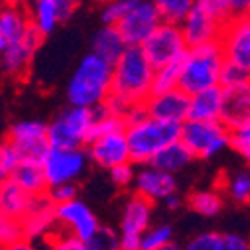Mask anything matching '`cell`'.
Segmentation results:
<instances>
[{
    "label": "cell",
    "instance_id": "obj_10",
    "mask_svg": "<svg viewBox=\"0 0 250 250\" xmlns=\"http://www.w3.org/2000/svg\"><path fill=\"white\" fill-rule=\"evenodd\" d=\"M88 164H90V158L86 148H78V150L52 148L42 162L48 188L62 186V184H76L86 174Z\"/></svg>",
    "mask_w": 250,
    "mask_h": 250
},
{
    "label": "cell",
    "instance_id": "obj_12",
    "mask_svg": "<svg viewBox=\"0 0 250 250\" xmlns=\"http://www.w3.org/2000/svg\"><path fill=\"white\" fill-rule=\"evenodd\" d=\"M162 24L156 0H138L136 6L118 22V32L126 46H142L150 34Z\"/></svg>",
    "mask_w": 250,
    "mask_h": 250
},
{
    "label": "cell",
    "instance_id": "obj_29",
    "mask_svg": "<svg viewBox=\"0 0 250 250\" xmlns=\"http://www.w3.org/2000/svg\"><path fill=\"white\" fill-rule=\"evenodd\" d=\"M222 190L236 204H250V168H236L224 174Z\"/></svg>",
    "mask_w": 250,
    "mask_h": 250
},
{
    "label": "cell",
    "instance_id": "obj_42",
    "mask_svg": "<svg viewBox=\"0 0 250 250\" xmlns=\"http://www.w3.org/2000/svg\"><path fill=\"white\" fill-rule=\"evenodd\" d=\"M220 250H250V240L238 232H224Z\"/></svg>",
    "mask_w": 250,
    "mask_h": 250
},
{
    "label": "cell",
    "instance_id": "obj_18",
    "mask_svg": "<svg viewBox=\"0 0 250 250\" xmlns=\"http://www.w3.org/2000/svg\"><path fill=\"white\" fill-rule=\"evenodd\" d=\"M226 62L250 72V16L236 18L220 36Z\"/></svg>",
    "mask_w": 250,
    "mask_h": 250
},
{
    "label": "cell",
    "instance_id": "obj_37",
    "mask_svg": "<svg viewBox=\"0 0 250 250\" xmlns=\"http://www.w3.org/2000/svg\"><path fill=\"white\" fill-rule=\"evenodd\" d=\"M220 246H222V234L200 232L186 242L182 246V250H220Z\"/></svg>",
    "mask_w": 250,
    "mask_h": 250
},
{
    "label": "cell",
    "instance_id": "obj_48",
    "mask_svg": "<svg viewBox=\"0 0 250 250\" xmlns=\"http://www.w3.org/2000/svg\"><path fill=\"white\" fill-rule=\"evenodd\" d=\"M6 48H8V40L0 34V58H2V54L6 52Z\"/></svg>",
    "mask_w": 250,
    "mask_h": 250
},
{
    "label": "cell",
    "instance_id": "obj_28",
    "mask_svg": "<svg viewBox=\"0 0 250 250\" xmlns=\"http://www.w3.org/2000/svg\"><path fill=\"white\" fill-rule=\"evenodd\" d=\"M186 206L204 218H214L222 212L224 200L218 190H194L186 196Z\"/></svg>",
    "mask_w": 250,
    "mask_h": 250
},
{
    "label": "cell",
    "instance_id": "obj_9",
    "mask_svg": "<svg viewBox=\"0 0 250 250\" xmlns=\"http://www.w3.org/2000/svg\"><path fill=\"white\" fill-rule=\"evenodd\" d=\"M154 204L136 194L128 196L118 220L120 250H142V236L152 226Z\"/></svg>",
    "mask_w": 250,
    "mask_h": 250
},
{
    "label": "cell",
    "instance_id": "obj_5",
    "mask_svg": "<svg viewBox=\"0 0 250 250\" xmlns=\"http://www.w3.org/2000/svg\"><path fill=\"white\" fill-rule=\"evenodd\" d=\"M130 160L136 166L152 164V160L170 144L180 140V126L144 116L126 126Z\"/></svg>",
    "mask_w": 250,
    "mask_h": 250
},
{
    "label": "cell",
    "instance_id": "obj_14",
    "mask_svg": "<svg viewBox=\"0 0 250 250\" xmlns=\"http://www.w3.org/2000/svg\"><path fill=\"white\" fill-rule=\"evenodd\" d=\"M20 224H22V232H24L26 240L46 244L54 234L60 232L58 216H56V204L48 198V194L36 196L32 202L30 212L24 216V220Z\"/></svg>",
    "mask_w": 250,
    "mask_h": 250
},
{
    "label": "cell",
    "instance_id": "obj_6",
    "mask_svg": "<svg viewBox=\"0 0 250 250\" xmlns=\"http://www.w3.org/2000/svg\"><path fill=\"white\" fill-rule=\"evenodd\" d=\"M98 110L68 106L62 108L48 122V138L52 148L78 150L86 148L90 142V130L96 122Z\"/></svg>",
    "mask_w": 250,
    "mask_h": 250
},
{
    "label": "cell",
    "instance_id": "obj_43",
    "mask_svg": "<svg viewBox=\"0 0 250 250\" xmlns=\"http://www.w3.org/2000/svg\"><path fill=\"white\" fill-rule=\"evenodd\" d=\"M58 2V14H60V22H68L72 18V14L76 12L78 4L72 2V0H56Z\"/></svg>",
    "mask_w": 250,
    "mask_h": 250
},
{
    "label": "cell",
    "instance_id": "obj_44",
    "mask_svg": "<svg viewBox=\"0 0 250 250\" xmlns=\"http://www.w3.org/2000/svg\"><path fill=\"white\" fill-rule=\"evenodd\" d=\"M4 250H46V248H44V244H38V242L22 238V240H18L16 244H12V246H8Z\"/></svg>",
    "mask_w": 250,
    "mask_h": 250
},
{
    "label": "cell",
    "instance_id": "obj_30",
    "mask_svg": "<svg viewBox=\"0 0 250 250\" xmlns=\"http://www.w3.org/2000/svg\"><path fill=\"white\" fill-rule=\"evenodd\" d=\"M192 4H194L192 0H156L162 22L174 24V26L184 24V20L188 18L192 10Z\"/></svg>",
    "mask_w": 250,
    "mask_h": 250
},
{
    "label": "cell",
    "instance_id": "obj_19",
    "mask_svg": "<svg viewBox=\"0 0 250 250\" xmlns=\"http://www.w3.org/2000/svg\"><path fill=\"white\" fill-rule=\"evenodd\" d=\"M144 108H146V114L150 118L182 126L190 114V96L182 92L180 88L170 90V92L152 94L146 100V104H144Z\"/></svg>",
    "mask_w": 250,
    "mask_h": 250
},
{
    "label": "cell",
    "instance_id": "obj_34",
    "mask_svg": "<svg viewBox=\"0 0 250 250\" xmlns=\"http://www.w3.org/2000/svg\"><path fill=\"white\" fill-rule=\"evenodd\" d=\"M138 0H112V2H106L100 8V20L102 26H118L120 20L126 16Z\"/></svg>",
    "mask_w": 250,
    "mask_h": 250
},
{
    "label": "cell",
    "instance_id": "obj_17",
    "mask_svg": "<svg viewBox=\"0 0 250 250\" xmlns=\"http://www.w3.org/2000/svg\"><path fill=\"white\" fill-rule=\"evenodd\" d=\"M42 40H44V36L30 26V30L20 38L18 42L8 44L6 52L0 58V68H2V72L12 78L24 76L32 64L40 44H42Z\"/></svg>",
    "mask_w": 250,
    "mask_h": 250
},
{
    "label": "cell",
    "instance_id": "obj_8",
    "mask_svg": "<svg viewBox=\"0 0 250 250\" xmlns=\"http://www.w3.org/2000/svg\"><path fill=\"white\" fill-rule=\"evenodd\" d=\"M4 140L16 152L20 162L42 164L52 150L48 138V122L40 118H20L12 122Z\"/></svg>",
    "mask_w": 250,
    "mask_h": 250
},
{
    "label": "cell",
    "instance_id": "obj_45",
    "mask_svg": "<svg viewBox=\"0 0 250 250\" xmlns=\"http://www.w3.org/2000/svg\"><path fill=\"white\" fill-rule=\"evenodd\" d=\"M162 204H164V208H166V210H172V212H174V210H178V208L184 204V198H182V196L176 192V194H172V196H168V198H166Z\"/></svg>",
    "mask_w": 250,
    "mask_h": 250
},
{
    "label": "cell",
    "instance_id": "obj_25",
    "mask_svg": "<svg viewBox=\"0 0 250 250\" xmlns=\"http://www.w3.org/2000/svg\"><path fill=\"white\" fill-rule=\"evenodd\" d=\"M12 182H16L24 192H28L30 196H42L48 192V182L44 176V168L42 164H34V162H20L12 176Z\"/></svg>",
    "mask_w": 250,
    "mask_h": 250
},
{
    "label": "cell",
    "instance_id": "obj_1",
    "mask_svg": "<svg viewBox=\"0 0 250 250\" xmlns=\"http://www.w3.org/2000/svg\"><path fill=\"white\" fill-rule=\"evenodd\" d=\"M114 66L98 58L96 54H84L66 80V100L70 106L98 110L112 94Z\"/></svg>",
    "mask_w": 250,
    "mask_h": 250
},
{
    "label": "cell",
    "instance_id": "obj_11",
    "mask_svg": "<svg viewBox=\"0 0 250 250\" xmlns=\"http://www.w3.org/2000/svg\"><path fill=\"white\" fill-rule=\"evenodd\" d=\"M140 48L150 60L154 70L182 60L184 54L188 52V44L184 40L182 28L174 24H166V22H162Z\"/></svg>",
    "mask_w": 250,
    "mask_h": 250
},
{
    "label": "cell",
    "instance_id": "obj_22",
    "mask_svg": "<svg viewBox=\"0 0 250 250\" xmlns=\"http://www.w3.org/2000/svg\"><path fill=\"white\" fill-rule=\"evenodd\" d=\"M30 14L26 4L4 2L0 4V34H2L8 44L18 42L28 30H30Z\"/></svg>",
    "mask_w": 250,
    "mask_h": 250
},
{
    "label": "cell",
    "instance_id": "obj_20",
    "mask_svg": "<svg viewBox=\"0 0 250 250\" xmlns=\"http://www.w3.org/2000/svg\"><path fill=\"white\" fill-rule=\"evenodd\" d=\"M86 152H88L90 162L96 164L98 168H104V170H112L120 164L132 162L126 132H116L110 136L98 138V140L88 144Z\"/></svg>",
    "mask_w": 250,
    "mask_h": 250
},
{
    "label": "cell",
    "instance_id": "obj_26",
    "mask_svg": "<svg viewBox=\"0 0 250 250\" xmlns=\"http://www.w3.org/2000/svg\"><path fill=\"white\" fill-rule=\"evenodd\" d=\"M26 6H28L32 28L36 32H40L44 38L50 36L58 28V24H62L56 0H34V2H30Z\"/></svg>",
    "mask_w": 250,
    "mask_h": 250
},
{
    "label": "cell",
    "instance_id": "obj_16",
    "mask_svg": "<svg viewBox=\"0 0 250 250\" xmlns=\"http://www.w3.org/2000/svg\"><path fill=\"white\" fill-rule=\"evenodd\" d=\"M220 122L232 134L250 126V80L238 86L222 88V116Z\"/></svg>",
    "mask_w": 250,
    "mask_h": 250
},
{
    "label": "cell",
    "instance_id": "obj_24",
    "mask_svg": "<svg viewBox=\"0 0 250 250\" xmlns=\"http://www.w3.org/2000/svg\"><path fill=\"white\" fill-rule=\"evenodd\" d=\"M220 116H222V88H212L190 96L188 120L220 122Z\"/></svg>",
    "mask_w": 250,
    "mask_h": 250
},
{
    "label": "cell",
    "instance_id": "obj_51",
    "mask_svg": "<svg viewBox=\"0 0 250 250\" xmlns=\"http://www.w3.org/2000/svg\"><path fill=\"white\" fill-rule=\"evenodd\" d=\"M0 250H4V248H2V246H0Z\"/></svg>",
    "mask_w": 250,
    "mask_h": 250
},
{
    "label": "cell",
    "instance_id": "obj_33",
    "mask_svg": "<svg viewBox=\"0 0 250 250\" xmlns=\"http://www.w3.org/2000/svg\"><path fill=\"white\" fill-rule=\"evenodd\" d=\"M174 242V228L166 222L152 224L142 236V250H160Z\"/></svg>",
    "mask_w": 250,
    "mask_h": 250
},
{
    "label": "cell",
    "instance_id": "obj_15",
    "mask_svg": "<svg viewBox=\"0 0 250 250\" xmlns=\"http://www.w3.org/2000/svg\"><path fill=\"white\" fill-rule=\"evenodd\" d=\"M132 190L136 196L146 198L148 202L156 204V202H164L168 196L178 192V180L168 172L154 168L152 164H146V166H138Z\"/></svg>",
    "mask_w": 250,
    "mask_h": 250
},
{
    "label": "cell",
    "instance_id": "obj_13",
    "mask_svg": "<svg viewBox=\"0 0 250 250\" xmlns=\"http://www.w3.org/2000/svg\"><path fill=\"white\" fill-rule=\"evenodd\" d=\"M56 216L60 230L80 238L82 242L92 240L102 228L96 214L90 210V206L80 198L56 206Z\"/></svg>",
    "mask_w": 250,
    "mask_h": 250
},
{
    "label": "cell",
    "instance_id": "obj_40",
    "mask_svg": "<svg viewBox=\"0 0 250 250\" xmlns=\"http://www.w3.org/2000/svg\"><path fill=\"white\" fill-rule=\"evenodd\" d=\"M250 80V72L230 64L226 62V66L222 70V80H220V88H230V86H238L242 82H248Z\"/></svg>",
    "mask_w": 250,
    "mask_h": 250
},
{
    "label": "cell",
    "instance_id": "obj_21",
    "mask_svg": "<svg viewBox=\"0 0 250 250\" xmlns=\"http://www.w3.org/2000/svg\"><path fill=\"white\" fill-rule=\"evenodd\" d=\"M34 198L36 196L24 192L16 182L6 180L4 184H0V214L8 220L22 222L24 216L30 212Z\"/></svg>",
    "mask_w": 250,
    "mask_h": 250
},
{
    "label": "cell",
    "instance_id": "obj_31",
    "mask_svg": "<svg viewBox=\"0 0 250 250\" xmlns=\"http://www.w3.org/2000/svg\"><path fill=\"white\" fill-rule=\"evenodd\" d=\"M180 72H182V60L172 62V64H168V66L156 68V72H154V84H152V94L176 90L178 84H180Z\"/></svg>",
    "mask_w": 250,
    "mask_h": 250
},
{
    "label": "cell",
    "instance_id": "obj_38",
    "mask_svg": "<svg viewBox=\"0 0 250 250\" xmlns=\"http://www.w3.org/2000/svg\"><path fill=\"white\" fill-rule=\"evenodd\" d=\"M46 250H88L86 248V242H82L80 238L68 234V232H58L54 234L46 244H44Z\"/></svg>",
    "mask_w": 250,
    "mask_h": 250
},
{
    "label": "cell",
    "instance_id": "obj_36",
    "mask_svg": "<svg viewBox=\"0 0 250 250\" xmlns=\"http://www.w3.org/2000/svg\"><path fill=\"white\" fill-rule=\"evenodd\" d=\"M18 164H20V158L16 156V152L8 146L6 140H0V184L10 180Z\"/></svg>",
    "mask_w": 250,
    "mask_h": 250
},
{
    "label": "cell",
    "instance_id": "obj_46",
    "mask_svg": "<svg viewBox=\"0 0 250 250\" xmlns=\"http://www.w3.org/2000/svg\"><path fill=\"white\" fill-rule=\"evenodd\" d=\"M232 148L246 160L248 168H250V142H234V144H232Z\"/></svg>",
    "mask_w": 250,
    "mask_h": 250
},
{
    "label": "cell",
    "instance_id": "obj_41",
    "mask_svg": "<svg viewBox=\"0 0 250 250\" xmlns=\"http://www.w3.org/2000/svg\"><path fill=\"white\" fill-rule=\"evenodd\" d=\"M48 198L60 206V204H66V202H72L78 198V188L76 184H62V186H54V188H48Z\"/></svg>",
    "mask_w": 250,
    "mask_h": 250
},
{
    "label": "cell",
    "instance_id": "obj_2",
    "mask_svg": "<svg viewBox=\"0 0 250 250\" xmlns=\"http://www.w3.org/2000/svg\"><path fill=\"white\" fill-rule=\"evenodd\" d=\"M154 66L142 48L128 46L114 64L112 74V96L126 102L128 106H144L152 96Z\"/></svg>",
    "mask_w": 250,
    "mask_h": 250
},
{
    "label": "cell",
    "instance_id": "obj_4",
    "mask_svg": "<svg viewBox=\"0 0 250 250\" xmlns=\"http://www.w3.org/2000/svg\"><path fill=\"white\" fill-rule=\"evenodd\" d=\"M230 0H194L188 18L184 20L182 34L188 48L220 42L224 28L232 22Z\"/></svg>",
    "mask_w": 250,
    "mask_h": 250
},
{
    "label": "cell",
    "instance_id": "obj_50",
    "mask_svg": "<svg viewBox=\"0 0 250 250\" xmlns=\"http://www.w3.org/2000/svg\"><path fill=\"white\" fill-rule=\"evenodd\" d=\"M4 220H6V218H4L2 214H0V226H2V222H4Z\"/></svg>",
    "mask_w": 250,
    "mask_h": 250
},
{
    "label": "cell",
    "instance_id": "obj_39",
    "mask_svg": "<svg viewBox=\"0 0 250 250\" xmlns=\"http://www.w3.org/2000/svg\"><path fill=\"white\" fill-rule=\"evenodd\" d=\"M136 170H138V166H136V164L126 162V164H120V166H116V168L108 170V176H110L112 184L118 186V188H128V186L134 184Z\"/></svg>",
    "mask_w": 250,
    "mask_h": 250
},
{
    "label": "cell",
    "instance_id": "obj_35",
    "mask_svg": "<svg viewBox=\"0 0 250 250\" xmlns=\"http://www.w3.org/2000/svg\"><path fill=\"white\" fill-rule=\"evenodd\" d=\"M88 250H120L118 230H112L110 226H102L98 234L86 242Z\"/></svg>",
    "mask_w": 250,
    "mask_h": 250
},
{
    "label": "cell",
    "instance_id": "obj_27",
    "mask_svg": "<svg viewBox=\"0 0 250 250\" xmlns=\"http://www.w3.org/2000/svg\"><path fill=\"white\" fill-rule=\"evenodd\" d=\"M192 154L186 150V146L178 140L174 144H170V146H166L154 160H152V166L162 172H168L172 176H176L178 172H182L186 166H188L192 162Z\"/></svg>",
    "mask_w": 250,
    "mask_h": 250
},
{
    "label": "cell",
    "instance_id": "obj_3",
    "mask_svg": "<svg viewBox=\"0 0 250 250\" xmlns=\"http://www.w3.org/2000/svg\"><path fill=\"white\" fill-rule=\"evenodd\" d=\"M224 66H226V56L220 42L188 48V52L182 58L178 88L188 96L212 90V88H220Z\"/></svg>",
    "mask_w": 250,
    "mask_h": 250
},
{
    "label": "cell",
    "instance_id": "obj_49",
    "mask_svg": "<svg viewBox=\"0 0 250 250\" xmlns=\"http://www.w3.org/2000/svg\"><path fill=\"white\" fill-rule=\"evenodd\" d=\"M160 250H182V246H178L176 242H172V244H168V246H164V248H160Z\"/></svg>",
    "mask_w": 250,
    "mask_h": 250
},
{
    "label": "cell",
    "instance_id": "obj_32",
    "mask_svg": "<svg viewBox=\"0 0 250 250\" xmlns=\"http://www.w3.org/2000/svg\"><path fill=\"white\" fill-rule=\"evenodd\" d=\"M116 132H126V120H122L114 114H108L102 108H98L96 122H94L92 130H90V142H94L98 138H104V136H110V134H116Z\"/></svg>",
    "mask_w": 250,
    "mask_h": 250
},
{
    "label": "cell",
    "instance_id": "obj_47",
    "mask_svg": "<svg viewBox=\"0 0 250 250\" xmlns=\"http://www.w3.org/2000/svg\"><path fill=\"white\" fill-rule=\"evenodd\" d=\"M234 142H250V126H248L246 130H242V132L232 134V144H234Z\"/></svg>",
    "mask_w": 250,
    "mask_h": 250
},
{
    "label": "cell",
    "instance_id": "obj_23",
    "mask_svg": "<svg viewBox=\"0 0 250 250\" xmlns=\"http://www.w3.org/2000/svg\"><path fill=\"white\" fill-rule=\"evenodd\" d=\"M126 42L120 36L116 26H100L94 34H92V42H90V52L96 54L98 58H102L108 64H116L120 60V56L126 52Z\"/></svg>",
    "mask_w": 250,
    "mask_h": 250
},
{
    "label": "cell",
    "instance_id": "obj_7",
    "mask_svg": "<svg viewBox=\"0 0 250 250\" xmlns=\"http://www.w3.org/2000/svg\"><path fill=\"white\" fill-rule=\"evenodd\" d=\"M180 142L198 160H210L232 148V132L222 122L186 120L180 126Z\"/></svg>",
    "mask_w": 250,
    "mask_h": 250
}]
</instances>
